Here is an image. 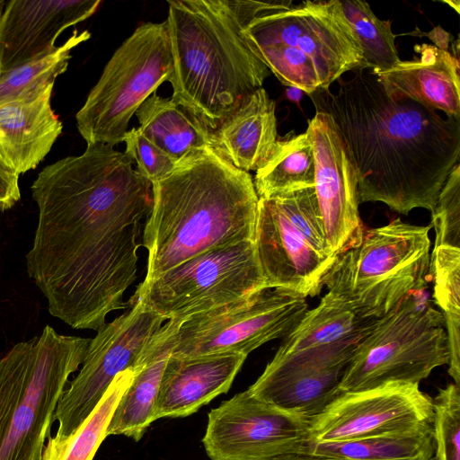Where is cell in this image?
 Returning <instances> with one entry per match:
<instances>
[{
  "label": "cell",
  "instance_id": "obj_16",
  "mask_svg": "<svg viewBox=\"0 0 460 460\" xmlns=\"http://www.w3.org/2000/svg\"><path fill=\"white\" fill-rule=\"evenodd\" d=\"M254 243L268 288L318 295L336 257L317 252L291 225L274 198H259Z\"/></svg>",
  "mask_w": 460,
  "mask_h": 460
},
{
  "label": "cell",
  "instance_id": "obj_40",
  "mask_svg": "<svg viewBox=\"0 0 460 460\" xmlns=\"http://www.w3.org/2000/svg\"><path fill=\"white\" fill-rule=\"evenodd\" d=\"M4 5H5V2L3 0H0V18H1L2 13H3V10L4 8Z\"/></svg>",
  "mask_w": 460,
  "mask_h": 460
},
{
  "label": "cell",
  "instance_id": "obj_19",
  "mask_svg": "<svg viewBox=\"0 0 460 460\" xmlns=\"http://www.w3.org/2000/svg\"><path fill=\"white\" fill-rule=\"evenodd\" d=\"M54 83L0 100V167L20 175L35 169L62 133L51 106Z\"/></svg>",
  "mask_w": 460,
  "mask_h": 460
},
{
  "label": "cell",
  "instance_id": "obj_37",
  "mask_svg": "<svg viewBox=\"0 0 460 460\" xmlns=\"http://www.w3.org/2000/svg\"><path fill=\"white\" fill-rule=\"evenodd\" d=\"M273 460H350L346 458L313 455L305 452H296L279 456Z\"/></svg>",
  "mask_w": 460,
  "mask_h": 460
},
{
  "label": "cell",
  "instance_id": "obj_32",
  "mask_svg": "<svg viewBox=\"0 0 460 460\" xmlns=\"http://www.w3.org/2000/svg\"><path fill=\"white\" fill-rule=\"evenodd\" d=\"M433 402L435 460H460V389L456 383L440 388Z\"/></svg>",
  "mask_w": 460,
  "mask_h": 460
},
{
  "label": "cell",
  "instance_id": "obj_36",
  "mask_svg": "<svg viewBox=\"0 0 460 460\" xmlns=\"http://www.w3.org/2000/svg\"><path fill=\"white\" fill-rule=\"evenodd\" d=\"M20 198L19 176L0 167V212L13 208Z\"/></svg>",
  "mask_w": 460,
  "mask_h": 460
},
{
  "label": "cell",
  "instance_id": "obj_17",
  "mask_svg": "<svg viewBox=\"0 0 460 460\" xmlns=\"http://www.w3.org/2000/svg\"><path fill=\"white\" fill-rule=\"evenodd\" d=\"M100 0H11L0 18V75L58 46L67 28L92 16Z\"/></svg>",
  "mask_w": 460,
  "mask_h": 460
},
{
  "label": "cell",
  "instance_id": "obj_38",
  "mask_svg": "<svg viewBox=\"0 0 460 460\" xmlns=\"http://www.w3.org/2000/svg\"><path fill=\"white\" fill-rule=\"evenodd\" d=\"M287 97L292 101L298 102L303 95V92L296 87H288L286 90Z\"/></svg>",
  "mask_w": 460,
  "mask_h": 460
},
{
  "label": "cell",
  "instance_id": "obj_21",
  "mask_svg": "<svg viewBox=\"0 0 460 460\" xmlns=\"http://www.w3.org/2000/svg\"><path fill=\"white\" fill-rule=\"evenodd\" d=\"M247 356L225 353L170 355L160 382L155 419L186 417L226 393Z\"/></svg>",
  "mask_w": 460,
  "mask_h": 460
},
{
  "label": "cell",
  "instance_id": "obj_20",
  "mask_svg": "<svg viewBox=\"0 0 460 460\" xmlns=\"http://www.w3.org/2000/svg\"><path fill=\"white\" fill-rule=\"evenodd\" d=\"M414 51L418 57L411 60L372 71L385 92L394 100L409 99L460 119L459 60L435 45H415Z\"/></svg>",
  "mask_w": 460,
  "mask_h": 460
},
{
  "label": "cell",
  "instance_id": "obj_25",
  "mask_svg": "<svg viewBox=\"0 0 460 460\" xmlns=\"http://www.w3.org/2000/svg\"><path fill=\"white\" fill-rule=\"evenodd\" d=\"M139 130L176 164L214 149L213 129L172 98L155 93L138 108Z\"/></svg>",
  "mask_w": 460,
  "mask_h": 460
},
{
  "label": "cell",
  "instance_id": "obj_9",
  "mask_svg": "<svg viewBox=\"0 0 460 460\" xmlns=\"http://www.w3.org/2000/svg\"><path fill=\"white\" fill-rule=\"evenodd\" d=\"M166 22H146L117 49L75 115L86 144L124 141L130 119L172 73Z\"/></svg>",
  "mask_w": 460,
  "mask_h": 460
},
{
  "label": "cell",
  "instance_id": "obj_18",
  "mask_svg": "<svg viewBox=\"0 0 460 460\" xmlns=\"http://www.w3.org/2000/svg\"><path fill=\"white\" fill-rule=\"evenodd\" d=\"M353 353L269 362L247 389L256 398L309 420L342 393L340 385Z\"/></svg>",
  "mask_w": 460,
  "mask_h": 460
},
{
  "label": "cell",
  "instance_id": "obj_2",
  "mask_svg": "<svg viewBox=\"0 0 460 460\" xmlns=\"http://www.w3.org/2000/svg\"><path fill=\"white\" fill-rule=\"evenodd\" d=\"M335 93L310 94L332 118L358 180L359 204L378 201L407 215L432 212L460 158V119L409 99L394 100L372 71L337 80Z\"/></svg>",
  "mask_w": 460,
  "mask_h": 460
},
{
  "label": "cell",
  "instance_id": "obj_10",
  "mask_svg": "<svg viewBox=\"0 0 460 460\" xmlns=\"http://www.w3.org/2000/svg\"><path fill=\"white\" fill-rule=\"evenodd\" d=\"M256 246L243 241L194 256L147 283L139 300L165 320L182 321L267 288Z\"/></svg>",
  "mask_w": 460,
  "mask_h": 460
},
{
  "label": "cell",
  "instance_id": "obj_30",
  "mask_svg": "<svg viewBox=\"0 0 460 460\" xmlns=\"http://www.w3.org/2000/svg\"><path fill=\"white\" fill-rule=\"evenodd\" d=\"M341 4L362 49L358 70H385L401 60L395 46L396 35L389 20L377 18L365 1L343 0Z\"/></svg>",
  "mask_w": 460,
  "mask_h": 460
},
{
  "label": "cell",
  "instance_id": "obj_7",
  "mask_svg": "<svg viewBox=\"0 0 460 460\" xmlns=\"http://www.w3.org/2000/svg\"><path fill=\"white\" fill-rule=\"evenodd\" d=\"M431 226L396 218L365 230L361 242L336 257L323 285L363 318H379L431 277Z\"/></svg>",
  "mask_w": 460,
  "mask_h": 460
},
{
  "label": "cell",
  "instance_id": "obj_5",
  "mask_svg": "<svg viewBox=\"0 0 460 460\" xmlns=\"http://www.w3.org/2000/svg\"><path fill=\"white\" fill-rule=\"evenodd\" d=\"M242 33L280 83L307 94L328 90L362 62L359 40L339 0L305 1L261 13Z\"/></svg>",
  "mask_w": 460,
  "mask_h": 460
},
{
  "label": "cell",
  "instance_id": "obj_28",
  "mask_svg": "<svg viewBox=\"0 0 460 460\" xmlns=\"http://www.w3.org/2000/svg\"><path fill=\"white\" fill-rule=\"evenodd\" d=\"M133 369L119 374L99 403L77 428L66 438L49 437L42 460H93L99 446L107 437V429L115 409L131 384Z\"/></svg>",
  "mask_w": 460,
  "mask_h": 460
},
{
  "label": "cell",
  "instance_id": "obj_13",
  "mask_svg": "<svg viewBox=\"0 0 460 460\" xmlns=\"http://www.w3.org/2000/svg\"><path fill=\"white\" fill-rule=\"evenodd\" d=\"M432 398L419 385L389 382L342 393L309 420L305 442H340L421 431L433 426Z\"/></svg>",
  "mask_w": 460,
  "mask_h": 460
},
{
  "label": "cell",
  "instance_id": "obj_23",
  "mask_svg": "<svg viewBox=\"0 0 460 460\" xmlns=\"http://www.w3.org/2000/svg\"><path fill=\"white\" fill-rule=\"evenodd\" d=\"M214 148L236 168L257 171L270 157L277 140L275 102L261 87L213 129Z\"/></svg>",
  "mask_w": 460,
  "mask_h": 460
},
{
  "label": "cell",
  "instance_id": "obj_15",
  "mask_svg": "<svg viewBox=\"0 0 460 460\" xmlns=\"http://www.w3.org/2000/svg\"><path fill=\"white\" fill-rule=\"evenodd\" d=\"M305 132L314 153V188L327 243L338 256L358 246L365 232L356 172L331 115L316 111Z\"/></svg>",
  "mask_w": 460,
  "mask_h": 460
},
{
  "label": "cell",
  "instance_id": "obj_3",
  "mask_svg": "<svg viewBox=\"0 0 460 460\" xmlns=\"http://www.w3.org/2000/svg\"><path fill=\"white\" fill-rule=\"evenodd\" d=\"M258 201L252 175L214 149L177 164L152 183L142 236L148 252L143 283L209 250L253 241Z\"/></svg>",
  "mask_w": 460,
  "mask_h": 460
},
{
  "label": "cell",
  "instance_id": "obj_39",
  "mask_svg": "<svg viewBox=\"0 0 460 460\" xmlns=\"http://www.w3.org/2000/svg\"><path fill=\"white\" fill-rule=\"evenodd\" d=\"M444 3L449 4L459 13V1H444Z\"/></svg>",
  "mask_w": 460,
  "mask_h": 460
},
{
  "label": "cell",
  "instance_id": "obj_35",
  "mask_svg": "<svg viewBox=\"0 0 460 460\" xmlns=\"http://www.w3.org/2000/svg\"><path fill=\"white\" fill-rule=\"evenodd\" d=\"M123 142L125 154L136 161L137 171L151 183L165 178L176 168L177 164L146 138L138 128L128 130Z\"/></svg>",
  "mask_w": 460,
  "mask_h": 460
},
{
  "label": "cell",
  "instance_id": "obj_31",
  "mask_svg": "<svg viewBox=\"0 0 460 460\" xmlns=\"http://www.w3.org/2000/svg\"><path fill=\"white\" fill-rule=\"evenodd\" d=\"M88 31L79 32L75 30L72 35L54 50L28 61L4 74L0 75V100L14 97L48 83L64 74L72 58V50L88 40Z\"/></svg>",
  "mask_w": 460,
  "mask_h": 460
},
{
  "label": "cell",
  "instance_id": "obj_12",
  "mask_svg": "<svg viewBox=\"0 0 460 460\" xmlns=\"http://www.w3.org/2000/svg\"><path fill=\"white\" fill-rule=\"evenodd\" d=\"M127 313L105 323L91 339L78 375L66 388L53 415L55 438L74 433L90 415L114 378L134 368L165 320L141 301L128 302Z\"/></svg>",
  "mask_w": 460,
  "mask_h": 460
},
{
  "label": "cell",
  "instance_id": "obj_4",
  "mask_svg": "<svg viewBox=\"0 0 460 460\" xmlns=\"http://www.w3.org/2000/svg\"><path fill=\"white\" fill-rule=\"evenodd\" d=\"M172 99L216 129L270 72L243 29L261 12L259 1H168Z\"/></svg>",
  "mask_w": 460,
  "mask_h": 460
},
{
  "label": "cell",
  "instance_id": "obj_29",
  "mask_svg": "<svg viewBox=\"0 0 460 460\" xmlns=\"http://www.w3.org/2000/svg\"><path fill=\"white\" fill-rule=\"evenodd\" d=\"M429 272L434 279V303L439 306L447 332L450 359L448 374L460 381V248L434 246Z\"/></svg>",
  "mask_w": 460,
  "mask_h": 460
},
{
  "label": "cell",
  "instance_id": "obj_11",
  "mask_svg": "<svg viewBox=\"0 0 460 460\" xmlns=\"http://www.w3.org/2000/svg\"><path fill=\"white\" fill-rule=\"evenodd\" d=\"M308 310L303 296L267 288L182 320L171 355L180 358L225 353L248 356L268 341L284 339Z\"/></svg>",
  "mask_w": 460,
  "mask_h": 460
},
{
  "label": "cell",
  "instance_id": "obj_24",
  "mask_svg": "<svg viewBox=\"0 0 460 460\" xmlns=\"http://www.w3.org/2000/svg\"><path fill=\"white\" fill-rule=\"evenodd\" d=\"M182 322L168 320L145 349L134 367L131 384L120 398L107 429L109 435L139 440L155 420L160 382Z\"/></svg>",
  "mask_w": 460,
  "mask_h": 460
},
{
  "label": "cell",
  "instance_id": "obj_1",
  "mask_svg": "<svg viewBox=\"0 0 460 460\" xmlns=\"http://www.w3.org/2000/svg\"><path fill=\"white\" fill-rule=\"evenodd\" d=\"M132 165L113 146L87 144L32 182L38 223L27 272L49 314L73 329L99 331L110 313L128 306L152 208V183Z\"/></svg>",
  "mask_w": 460,
  "mask_h": 460
},
{
  "label": "cell",
  "instance_id": "obj_27",
  "mask_svg": "<svg viewBox=\"0 0 460 460\" xmlns=\"http://www.w3.org/2000/svg\"><path fill=\"white\" fill-rule=\"evenodd\" d=\"M298 452L350 460H435L433 426L401 435L340 442H305Z\"/></svg>",
  "mask_w": 460,
  "mask_h": 460
},
{
  "label": "cell",
  "instance_id": "obj_22",
  "mask_svg": "<svg viewBox=\"0 0 460 460\" xmlns=\"http://www.w3.org/2000/svg\"><path fill=\"white\" fill-rule=\"evenodd\" d=\"M377 318H363L346 304L326 293L287 335L272 362L354 351Z\"/></svg>",
  "mask_w": 460,
  "mask_h": 460
},
{
  "label": "cell",
  "instance_id": "obj_14",
  "mask_svg": "<svg viewBox=\"0 0 460 460\" xmlns=\"http://www.w3.org/2000/svg\"><path fill=\"white\" fill-rule=\"evenodd\" d=\"M309 420L246 390L210 411L203 444L211 460H273L301 449Z\"/></svg>",
  "mask_w": 460,
  "mask_h": 460
},
{
  "label": "cell",
  "instance_id": "obj_33",
  "mask_svg": "<svg viewBox=\"0 0 460 460\" xmlns=\"http://www.w3.org/2000/svg\"><path fill=\"white\" fill-rule=\"evenodd\" d=\"M295 229L320 253L335 256L329 249L314 188L271 197Z\"/></svg>",
  "mask_w": 460,
  "mask_h": 460
},
{
  "label": "cell",
  "instance_id": "obj_8",
  "mask_svg": "<svg viewBox=\"0 0 460 460\" xmlns=\"http://www.w3.org/2000/svg\"><path fill=\"white\" fill-rule=\"evenodd\" d=\"M449 359L444 318L434 307L427 285L376 319L358 343L340 390L358 392L389 382L419 385Z\"/></svg>",
  "mask_w": 460,
  "mask_h": 460
},
{
  "label": "cell",
  "instance_id": "obj_34",
  "mask_svg": "<svg viewBox=\"0 0 460 460\" xmlns=\"http://www.w3.org/2000/svg\"><path fill=\"white\" fill-rule=\"evenodd\" d=\"M435 244L460 248V164L449 172L431 212Z\"/></svg>",
  "mask_w": 460,
  "mask_h": 460
},
{
  "label": "cell",
  "instance_id": "obj_26",
  "mask_svg": "<svg viewBox=\"0 0 460 460\" xmlns=\"http://www.w3.org/2000/svg\"><path fill=\"white\" fill-rule=\"evenodd\" d=\"M259 198H271L314 186V159L306 132L278 139L253 180Z\"/></svg>",
  "mask_w": 460,
  "mask_h": 460
},
{
  "label": "cell",
  "instance_id": "obj_6",
  "mask_svg": "<svg viewBox=\"0 0 460 460\" xmlns=\"http://www.w3.org/2000/svg\"><path fill=\"white\" fill-rule=\"evenodd\" d=\"M90 341L46 325L0 359V460H42L58 402Z\"/></svg>",
  "mask_w": 460,
  "mask_h": 460
}]
</instances>
